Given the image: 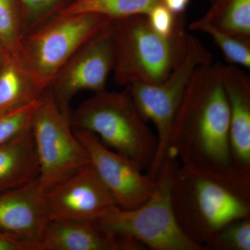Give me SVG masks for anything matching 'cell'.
<instances>
[{
    "label": "cell",
    "mask_w": 250,
    "mask_h": 250,
    "mask_svg": "<svg viewBox=\"0 0 250 250\" xmlns=\"http://www.w3.org/2000/svg\"><path fill=\"white\" fill-rule=\"evenodd\" d=\"M190 0H166L164 4L177 16L183 14L187 9Z\"/></svg>",
    "instance_id": "26"
},
{
    "label": "cell",
    "mask_w": 250,
    "mask_h": 250,
    "mask_svg": "<svg viewBox=\"0 0 250 250\" xmlns=\"http://www.w3.org/2000/svg\"><path fill=\"white\" fill-rule=\"evenodd\" d=\"M203 17L218 29L250 40V0H210Z\"/></svg>",
    "instance_id": "17"
},
{
    "label": "cell",
    "mask_w": 250,
    "mask_h": 250,
    "mask_svg": "<svg viewBox=\"0 0 250 250\" xmlns=\"http://www.w3.org/2000/svg\"><path fill=\"white\" fill-rule=\"evenodd\" d=\"M229 109V146L233 164L250 167V79L235 65L222 67Z\"/></svg>",
    "instance_id": "13"
},
{
    "label": "cell",
    "mask_w": 250,
    "mask_h": 250,
    "mask_svg": "<svg viewBox=\"0 0 250 250\" xmlns=\"http://www.w3.org/2000/svg\"><path fill=\"white\" fill-rule=\"evenodd\" d=\"M41 94L31 77L8 54L0 67V113L34 103Z\"/></svg>",
    "instance_id": "16"
},
{
    "label": "cell",
    "mask_w": 250,
    "mask_h": 250,
    "mask_svg": "<svg viewBox=\"0 0 250 250\" xmlns=\"http://www.w3.org/2000/svg\"><path fill=\"white\" fill-rule=\"evenodd\" d=\"M39 166V187L48 191L90 164L89 156L49 89L41 94L31 123Z\"/></svg>",
    "instance_id": "7"
},
{
    "label": "cell",
    "mask_w": 250,
    "mask_h": 250,
    "mask_svg": "<svg viewBox=\"0 0 250 250\" xmlns=\"http://www.w3.org/2000/svg\"><path fill=\"white\" fill-rule=\"evenodd\" d=\"M74 131L98 136L105 146L132 161L141 170L152 164L157 137L152 134L127 87L122 92L94 93L69 118Z\"/></svg>",
    "instance_id": "3"
},
{
    "label": "cell",
    "mask_w": 250,
    "mask_h": 250,
    "mask_svg": "<svg viewBox=\"0 0 250 250\" xmlns=\"http://www.w3.org/2000/svg\"><path fill=\"white\" fill-rule=\"evenodd\" d=\"M178 161L167 157L159 177L156 191L134 208L111 207L93 220L105 232L133 238L154 250H203L180 228L172 208L171 184Z\"/></svg>",
    "instance_id": "6"
},
{
    "label": "cell",
    "mask_w": 250,
    "mask_h": 250,
    "mask_svg": "<svg viewBox=\"0 0 250 250\" xmlns=\"http://www.w3.org/2000/svg\"><path fill=\"white\" fill-rule=\"evenodd\" d=\"M74 132L88 153L90 165L118 207L126 209L136 208L152 196L156 181L142 174L137 164L105 146L95 134L85 131Z\"/></svg>",
    "instance_id": "10"
},
{
    "label": "cell",
    "mask_w": 250,
    "mask_h": 250,
    "mask_svg": "<svg viewBox=\"0 0 250 250\" xmlns=\"http://www.w3.org/2000/svg\"><path fill=\"white\" fill-rule=\"evenodd\" d=\"M192 31L208 34L231 65L250 68V40L241 39L218 29L202 16L189 25Z\"/></svg>",
    "instance_id": "19"
},
{
    "label": "cell",
    "mask_w": 250,
    "mask_h": 250,
    "mask_svg": "<svg viewBox=\"0 0 250 250\" xmlns=\"http://www.w3.org/2000/svg\"><path fill=\"white\" fill-rule=\"evenodd\" d=\"M7 52H6V49L4 48L1 44L0 43V67H1V65L4 63L5 59H6V57L8 55Z\"/></svg>",
    "instance_id": "27"
},
{
    "label": "cell",
    "mask_w": 250,
    "mask_h": 250,
    "mask_svg": "<svg viewBox=\"0 0 250 250\" xmlns=\"http://www.w3.org/2000/svg\"><path fill=\"white\" fill-rule=\"evenodd\" d=\"M205 250H250V218L227 224L205 245Z\"/></svg>",
    "instance_id": "21"
},
{
    "label": "cell",
    "mask_w": 250,
    "mask_h": 250,
    "mask_svg": "<svg viewBox=\"0 0 250 250\" xmlns=\"http://www.w3.org/2000/svg\"><path fill=\"white\" fill-rule=\"evenodd\" d=\"M222 67L211 62L197 67L179 105L168 156L182 165L223 169L233 164Z\"/></svg>",
    "instance_id": "2"
},
{
    "label": "cell",
    "mask_w": 250,
    "mask_h": 250,
    "mask_svg": "<svg viewBox=\"0 0 250 250\" xmlns=\"http://www.w3.org/2000/svg\"><path fill=\"white\" fill-rule=\"evenodd\" d=\"M39 250H121V240L92 221L52 220L41 235Z\"/></svg>",
    "instance_id": "14"
},
{
    "label": "cell",
    "mask_w": 250,
    "mask_h": 250,
    "mask_svg": "<svg viewBox=\"0 0 250 250\" xmlns=\"http://www.w3.org/2000/svg\"><path fill=\"white\" fill-rule=\"evenodd\" d=\"M27 31L20 0H0V43L8 53H14Z\"/></svg>",
    "instance_id": "20"
},
{
    "label": "cell",
    "mask_w": 250,
    "mask_h": 250,
    "mask_svg": "<svg viewBox=\"0 0 250 250\" xmlns=\"http://www.w3.org/2000/svg\"><path fill=\"white\" fill-rule=\"evenodd\" d=\"M0 250H36L30 243L0 231Z\"/></svg>",
    "instance_id": "25"
},
{
    "label": "cell",
    "mask_w": 250,
    "mask_h": 250,
    "mask_svg": "<svg viewBox=\"0 0 250 250\" xmlns=\"http://www.w3.org/2000/svg\"><path fill=\"white\" fill-rule=\"evenodd\" d=\"M39 177L31 127L0 145V192L24 187Z\"/></svg>",
    "instance_id": "15"
},
{
    "label": "cell",
    "mask_w": 250,
    "mask_h": 250,
    "mask_svg": "<svg viewBox=\"0 0 250 250\" xmlns=\"http://www.w3.org/2000/svg\"><path fill=\"white\" fill-rule=\"evenodd\" d=\"M112 27L116 49L113 77L121 86L159 83L187 51L189 34L184 24L169 37L156 32L143 15L113 20Z\"/></svg>",
    "instance_id": "4"
},
{
    "label": "cell",
    "mask_w": 250,
    "mask_h": 250,
    "mask_svg": "<svg viewBox=\"0 0 250 250\" xmlns=\"http://www.w3.org/2000/svg\"><path fill=\"white\" fill-rule=\"evenodd\" d=\"M49 220L93 221L117 206L93 166L82 167L44 193Z\"/></svg>",
    "instance_id": "11"
},
{
    "label": "cell",
    "mask_w": 250,
    "mask_h": 250,
    "mask_svg": "<svg viewBox=\"0 0 250 250\" xmlns=\"http://www.w3.org/2000/svg\"><path fill=\"white\" fill-rule=\"evenodd\" d=\"M75 0H20L27 31L62 14Z\"/></svg>",
    "instance_id": "22"
},
{
    "label": "cell",
    "mask_w": 250,
    "mask_h": 250,
    "mask_svg": "<svg viewBox=\"0 0 250 250\" xmlns=\"http://www.w3.org/2000/svg\"><path fill=\"white\" fill-rule=\"evenodd\" d=\"M171 200L177 223L190 240L205 245L227 224L250 216V167L177 166Z\"/></svg>",
    "instance_id": "1"
},
{
    "label": "cell",
    "mask_w": 250,
    "mask_h": 250,
    "mask_svg": "<svg viewBox=\"0 0 250 250\" xmlns=\"http://www.w3.org/2000/svg\"><path fill=\"white\" fill-rule=\"evenodd\" d=\"M166 1V0H161V1H162V2H164V1Z\"/></svg>",
    "instance_id": "28"
},
{
    "label": "cell",
    "mask_w": 250,
    "mask_h": 250,
    "mask_svg": "<svg viewBox=\"0 0 250 250\" xmlns=\"http://www.w3.org/2000/svg\"><path fill=\"white\" fill-rule=\"evenodd\" d=\"M112 21L94 13L59 14L28 31L11 56L42 93L77 49Z\"/></svg>",
    "instance_id": "5"
},
{
    "label": "cell",
    "mask_w": 250,
    "mask_h": 250,
    "mask_svg": "<svg viewBox=\"0 0 250 250\" xmlns=\"http://www.w3.org/2000/svg\"><path fill=\"white\" fill-rule=\"evenodd\" d=\"M39 100L17 109L0 113V145L31 127Z\"/></svg>",
    "instance_id": "23"
},
{
    "label": "cell",
    "mask_w": 250,
    "mask_h": 250,
    "mask_svg": "<svg viewBox=\"0 0 250 250\" xmlns=\"http://www.w3.org/2000/svg\"><path fill=\"white\" fill-rule=\"evenodd\" d=\"M212 60L201 41L188 34L183 58L165 80L154 84L136 83L127 86L145 119L155 126L159 152L165 153L170 147L176 114L194 72Z\"/></svg>",
    "instance_id": "8"
},
{
    "label": "cell",
    "mask_w": 250,
    "mask_h": 250,
    "mask_svg": "<svg viewBox=\"0 0 250 250\" xmlns=\"http://www.w3.org/2000/svg\"><path fill=\"white\" fill-rule=\"evenodd\" d=\"M48 221L44 192L38 180L0 192V231L30 243L39 250L41 235Z\"/></svg>",
    "instance_id": "12"
},
{
    "label": "cell",
    "mask_w": 250,
    "mask_h": 250,
    "mask_svg": "<svg viewBox=\"0 0 250 250\" xmlns=\"http://www.w3.org/2000/svg\"><path fill=\"white\" fill-rule=\"evenodd\" d=\"M112 21L77 49L47 88L67 119L72 111L70 103L77 93L84 90L96 93L106 90L116 61Z\"/></svg>",
    "instance_id": "9"
},
{
    "label": "cell",
    "mask_w": 250,
    "mask_h": 250,
    "mask_svg": "<svg viewBox=\"0 0 250 250\" xmlns=\"http://www.w3.org/2000/svg\"><path fill=\"white\" fill-rule=\"evenodd\" d=\"M161 0H75L61 14L94 13L111 20L146 16Z\"/></svg>",
    "instance_id": "18"
},
{
    "label": "cell",
    "mask_w": 250,
    "mask_h": 250,
    "mask_svg": "<svg viewBox=\"0 0 250 250\" xmlns=\"http://www.w3.org/2000/svg\"><path fill=\"white\" fill-rule=\"evenodd\" d=\"M163 2L155 5L146 15L149 25L161 36L169 37L175 34L184 22Z\"/></svg>",
    "instance_id": "24"
}]
</instances>
